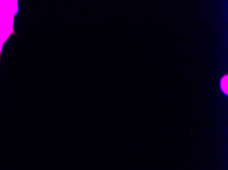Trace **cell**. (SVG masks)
<instances>
[{
  "instance_id": "6da1fadb",
  "label": "cell",
  "mask_w": 228,
  "mask_h": 170,
  "mask_svg": "<svg viewBox=\"0 0 228 170\" xmlns=\"http://www.w3.org/2000/svg\"><path fill=\"white\" fill-rule=\"evenodd\" d=\"M227 83H228V76L226 75L225 76H223L220 81V87L226 95H227V89H228Z\"/></svg>"
}]
</instances>
